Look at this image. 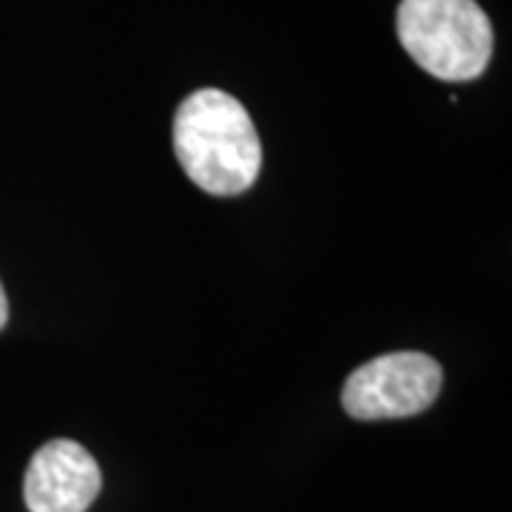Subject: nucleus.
Wrapping results in <instances>:
<instances>
[{
    "label": "nucleus",
    "instance_id": "nucleus-2",
    "mask_svg": "<svg viewBox=\"0 0 512 512\" xmlns=\"http://www.w3.org/2000/svg\"><path fill=\"white\" fill-rule=\"evenodd\" d=\"M396 32L404 52L447 83L476 80L493 57V23L476 0H402Z\"/></svg>",
    "mask_w": 512,
    "mask_h": 512
},
{
    "label": "nucleus",
    "instance_id": "nucleus-4",
    "mask_svg": "<svg viewBox=\"0 0 512 512\" xmlns=\"http://www.w3.org/2000/svg\"><path fill=\"white\" fill-rule=\"evenodd\" d=\"M103 476L94 456L72 439L46 441L23 478L29 512H86L100 495Z\"/></svg>",
    "mask_w": 512,
    "mask_h": 512
},
{
    "label": "nucleus",
    "instance_id": "nucleus-3",
    "mask_svg": "<svg viewBox=\"0 0 512 512\" xmlns=\"http://www.w3.org/2000/svg\"><path fill=\"white\" fill-rule=\"evenodd\" d=\"M444 370L416 350L387 353L356 367L342 387V407L359 421L407 419L439 399Z\"/></svg>",
    "mask_w": 512,
    "mask_h": 512
},
{
    "label": "nucleus",
    "instance_id": "nucleus-1",
    "mask_svg": "<svg viewBox=\"0 0 512 512\" xmlns=\"http://www.w3.org/2000/svg\"><path fill=\"white\" fill-rule=\"evenodd\" d=\"M174 154L188 180L214 197L248 191L262 168V143L251 114L234 94L220 89H200L180 103Z\"/></svg>",
    "mask_w": 512,
    "mask_h": 512
},
{
    "label": "nucleus",
    "instance_id": "nucleus-5",
    "mask_svg": "<svg viewBox=\"0 0 512 512\" xmlns=\"http://www.w3.org/2000/svg\"><path fill=\"white\" fill-rule=\"evenodd\" d=\"M6 319H9V302H6V293H3V285H0V330L6 325Z\"/></svg>",
    "mask_w": 512,
    "mask_h": 512
}]
</instances>
